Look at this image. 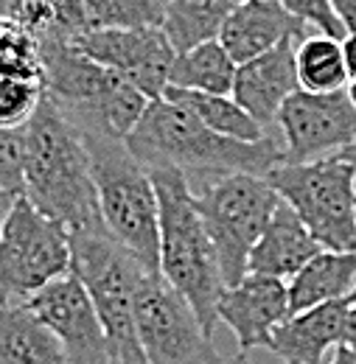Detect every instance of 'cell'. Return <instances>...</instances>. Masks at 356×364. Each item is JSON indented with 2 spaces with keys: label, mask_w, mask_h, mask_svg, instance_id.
<instances>
[{
  "label": "cell",
  "mask_w": 356,
  "mask_h": 364,
  "mask_svg": "<svg viewBox=\"0 0 356 364\" xmlns=\"http://www.w3.org/2000/svg\"><path fill=\"white\" fill-rule=\"evenodd\" d=\"M135 328L149 364H216L222 359L188 300L157 272H143L137 283Z\"/></svg>",
  "instance_id": "cell-10"
},
{
  "label": "cell",
  "mask_w": 356,
  "mask_h": 364,
  "mask_svg": "<svg viewBox=\"0 0 356 364\" xmlns=\"http://www.w3.org/2000/svg\"><path fill=\"white\" fill-rule=\"evenodd\" d=\"M275 124L283 132V163H312L354 143L356 107L345 90H298L286 98Z\"/></svg>",
  "instance_id": "cell-11"
},
{
  "label": "cell",
  "mask_w": 356,
  "mask_h": 364,
  "mask_svg": "<svg viewBox=\"0 0 356 364\" xmlns=\"http://www.w3.org/2000/svg\"><path fill=\"white\" fill-rule=\"evenodd\" d=\"M73 46L101 68L127 79L149 101L160 98L169 87V70L177 56L160 26L90 28L73 37Z\"/></svg>",
  "instance_id": "cell-12"
},
{
  "label": "cell",
  "mask_w": 356,
  "mask_h": 364,
  "mask_svg": "<svg viewBox=\"0 0 356 364\" xmlns=\"http://www.w3.org/2000/svg\"><path fill=\"white\" fill-rule=\"evenodd\" d=\"M230 6L224 0H166L163 3V34L174 53L219 40Z\"/></svg>",
  "instance_id": "cell-22"
},
{
  "label": "cell",
  "mask_w": 356,
  "mask_h": 364,
  "mask_svg": "<svg viewBox=\"0 0 356 364\" xmlns=\"http://www.w3.org/2000/svg\"><path fill=\"white\" fill-rule=\"evenodd\" d=\"M6 17L23 26L34 40L76 37L88 31L85 0H9Z\"/></svg>",
  "instance_id": "cell-24"
},
{
  "label": "cell",
  "mask_w": 356,
  "mask_h": 364,
  "mask_svg": "<svg viewBox=\"0 0 356 364\" xmlns=\"http://www.w3.org/2000/svg\"><path fill=\"white\" fill-rule=\"evenodd\" d=\"M340 23L345 26L348 34H356V0H331Z\"/></svg>",
  "instance_id": "cell-31"
},
{
  "label": "cell",
  "mask_w": 356,
  "mask_h": 364,
  "mask_svg": "<svg viewBox=\"0 0 356 364\" xmlns=\"http://www.w3.org/2000/svg\"><path fill=\"white\" fill-rule=\"evenodd\" d=\"M95 182L98 213L107 232L130 250L146 272L160 274L157 193L149 168L137 163L124 140L85 135Z\"/></svg>",
  "instance_id": "cell-5"
},
{
  "label": "cell",
  "mask_w": 356,
  "mask_h": 364,
  "mask_svg": "<svg viewBox=\"0 0 356 364\" xmlns=\"http://www.w3.org/2000/svg\"><path fill=\"white\" fill-rule=\"evenodd\" d=\"M43 85L0 76V127L3 129H20L28 124L34 109L43 101Z\"/></svg>",
  "instance_id": "cell-28"
},
{
  "label": "cell",
  "mask_w": 356,
  "mask_h": 364,
  "mask_svg": "<svg viewBox=\"0 0 356 364\" xmlns=\"http://www.w3.org/2000/svg\"><path fill=\"white\" fill-rule=\"evenodd\" d=\"M26 135V188L23 196L73 232L104 228L95 199L85 135L43 95L23 127Z\"/></svg>",
  "instance_id": "cell-2"
},
{
  "label": "cell",
  "mask_w": 356,
  "mask_h": 364,
  "mask_svg": "<svg viewBox=\"0 0 356 364\" xmlns=\"http://www.w3.org/2000/svg\"><path fill=\"white\" fill-rule=\"evenodd\" d=\"M0 364H68V359L26 303H14L0 306Z\"/></svg>",
  "instance_id": "cell-20"
},
{
  "label": "cell",
  "mask_w": 356,
  "mask_h": 364,
  "mask_svg": "<svg viewBox=\"0 0 356 364\" xmlns=\"http://www.w3.org/2000/svg\"><path fill=\"white\" fill-rule=\"evenodd\" d=\"M163 3H166V0H163Z\"/></svg>",
  "instance_id": "cell-41"
},
{
  "label": "cell",
  "mask_w": 356,
  "mask_h": 364,
  "mask_svg": "<svg viewBox=\"0 0 356 364\" xmlns=\"http://www.w3.org/2000/svg\"><path fill=\"white\" fill-rule=\"evenodd\" d=\"M14 193H9V191H0V230H3V222L9 219V213H11V208H14Z\"/></svg>",
  "instance_id": "cell-34"
},
{
  "label": "cell",
  "mask_w": 356,
  "mask_h": 364,
  "mask_svg": "<svg viewBox=\"0 0 356 364\" xmlns=\"http://www.w3.org/2000/svg\"><path fill=\"white\" fill-rule=\"evenodd\" d=\"M286 37L303 40L306 26L295 20L278 0H247L230 9L219 31V43L236 65L267 53Z\"/></svg>",
  "instance_id": "cell-16"
},
{
  "label": "cell",
  "mask_w": 356,
  "mask_h": 364,
  "mask_svg": "<svg viewBox=\"0 0 356 364\" xmlns=\"http://www.w3.org/2000/svg\"><path fill=\"white\" fill-rule=\"evenodd\" d=\"M331 364H356V350L345 348V345H337V353H334Z\"/></svg>",
  "instance_id": "cell-35"
},
{
  "label": "cell",
  "mask_w": 356,
  "mask_h": 364,
  "mask_svg": "<svg viewBox=\"0 0 356 364\" xmlns=\"http://www.w3.org/2000/svg\"><path fill=\"white\" fill-rule=\"evenodd\" d=\"M230 9H236V6H241V3H247V0H224Z\"/></svg>",
  "instance_id": "cell-39"
},
{
  "label": "cell",
  "mask_w": 356,
  "mask_h": 364,
  "mask_svg": "<svg viewBox=\"0 0 356 364\" xmlns=\"http://www.w3.org/2000/svg\"><path fill=\"white\" fill-rule=\"evenodd\" d=\"M157 193L160 277L188 300L208 336L216 328V303L224 291L219 261L194 205L188 177L177 168H149Z\"/></svg>",
  "instance_id": "cell-3"
},
{
  "label": "cell",
  "mask_w": 356,
  "mask_h": 364,
  "mask_svg": "<svg viewBox=\"0 0 356 364\" xmlns=\"http://www.w3.org/2000/svg\"><path fill=\"white\" fill-rule=\"evenodd\" d=\"M26 135L20 129L0 127V191L23 196L26 188Z\"/></svg>",
  "instance_id": "cell-29"
},
{
  "label": "cell",
  "mask_w": 356,
  "mask_h": 364,
  "mask_svg": "<svg viewBox=\"0 0 356 364\" xmlns=\"http://www.w3.org/2000/svg\"><path fill=\"white\" fill-rule=\"evenodd\" d=\"M295 68H298V85L306 92H340L348 85L340 40L325 34H312L298 43Z\"/></svg>",
  "instance_id": "cell-25"
},
{
  "label": "cell",
  "mask_w": 356,
  "mask_h": 364,
  "mask_svg": "<svg viewBox=\"0 0 356 364\" xmlns=\"http://www.w3.org/2000/svg\"><path fill=\"white\" fill-rule=\"evenodd\" d=\"M90 28H146L163 23V0H85Z\"/></svg>",
  "instance_id": "cell-27"
},
{
  "label": "cell",
  "mask_w": 356,
  "mask_h": 364,
  "mask_svg": "<svg viewBox=\"0 0 356 364\" xmlns=\"http://www.w3.org/2000/svg\"><path fill=\"white\" fill-rule=\"evenodd\" d=\"M0 76L43 85V59L37 40L6 14H0Z\"/></svg>",
  "instance_id": "cell-26"
},
{
  "label": "cell",
  "mask_w": 356,
  "mask_h": 364,
  "mask_svg": "<svg viewBox=\"0 0 356 364\" xmlns=\"http://www.w3.org/2000/svg\"><path fill=\"white\" fill-rule=\"evenodd\" d=\"M289 317L286 283L269 274L247 272L236 286H227L216 303V319L233 331L239 353L267 348L275 328Z\"/></svg>",
  "instance_id": "cell-14"
},
{
  "label": "cell",
  "mask_w": 356,
  "mask_h": 364,
  "mask_svg": "<svg viewBox=\"0 0 356 364\" xmlns=\"http://www.w3.org/2000/svg\"><path fill=\"white\" fill-rule=\"evenodd\" d=\"M124 143L146 168H177L202 180L224 174L267 177L283 163V146L269 135L256 143L216 135L191 109L163 95L146 104Z\"/></svg>",
  "instance_id": "cell-1"
},
{
  "label": "cell",
  "mask_w": 356,
  "mask_h": 364,
  "mask_svg": "<svg viewBox=\"0 0 356 364\" xmlns=\"http://www.w3.org/2000/svg\"><path fill=\"white\" fill-rule=\"evenodd\" d=\"M236 62L222 48L219 40L182 50L174 56L169 70V85L191 92H211V95H230L236 79Z\"/></svg>",
  "instance_id": "cell-21"
},
{
  "label": "cell",
  "mask_w": 356,
  "mask_h": 364,
  "mask_svg": "<svg viewBox=\"0 0 356 364\" xmlns=\"http://www.w3.org/2000/svg\"><path fill=\"white\" fill-rule=\"evenodd\" d=\"M345 311L348 300H334L298 311L275 328L267 350L283 364H323L328 348L342 345Z\"/></svg>",
  "instance_id": "cell-17"
},
{
  "label": "cell",
  "mask_w": 356,
  "mask_h": 364,
  "mask_svg": "<svg viewBox=\"0 0 356 364\" xmlns=\"http://www.w3.org/2000/svg\"><path fill=\"white\" fill-rule=\"evenodd\" d=\"M70 272L88 289L112 362L149 364L135 328V291L146 272L140 261L124 250L107 228H95L70 235Z\"/></svg>",
  "instance_id": "cell-6"
},
{
  "label": "cell",
  "mask_w": 356,
  "mask_h": 364,
  "mask_svg": "<svg viewBox=\"0 0 356 364\" xmlns=\"http://www.w3.org/2000/svg\"><path fill=\"white\" fill-rule=\"evenodd\" d=\"M320 250L323 247L314 241V235L298 219V213L286 202H278L267 230L261 232L247 258V272L286 280L300 272Z\"/></svg>",
  "instance_id": "cell-18"
},
{
  "label": "cell",
  "mask_w": 356,
  "mask_h": 364,
  "mask_svg": "<svg viewBox=\"0 0 356 364\" xmlns=\"http://www.w3.org/2000/svg\"><path fill=\"white\" fill-rule=\"evenodd\" d=\"M267 180L323 250L356 252V177L345 157L281 163Z\"/></svg>",
  "instance_id": "cell-8"
},
{
  "label": "cell",
  "mask_w": 356,
  "mask_h": 364,
  "mask_svg": "<svg viewBox=\"0 0 356 364\" xmlns=\"http://www.w3.org/2000/svg\"><path fill=\"white\" fill-rule=\"evenodd\" d=\"M337 154H340V157H345V160L351 163V168H354V177H356V140L351 143V146H345L342 151H337Z\"/></svg>",
  "instance_id": "cell-36"
},
{
  "label": "cell",
  "mask_w": 356,
  "mask_h": 364,
  "mask_svg": "<svg viewBox=\"0 0 356 364\" xmlns=\"http://www.w3.org/2000/svg\"><path fill=\"white\" fill-rule=\"evenodd\" d=\"M300 40L286 37L278 46L239 65L233 79V98L261 124L267 127L278 118L281 107L292 92L300 90L298 68H295V48Z\"/></svg>",
  "instance_id": "cell-15"
},
{
  "label": "cell",
  "mask_w": 356,
  "mask_h": 364,
  "mask_svg": "<svg viewBox=\"0 0 356 364\" xmlns=\"http://www.w3.org/2000/svg\"><path fill=\"white\" fill-rule=\"evenodd\" d=\"M26 309L56 336L68 364H115L88 289L73 272L28 297Z\"/></svg>",
  "instance_id": "cell-13"
},
{
  "label": "cell",
  "mask_w": 356,
  "mask_h": 364,
  "mask_svg": "<svg viewBox=\"0 0 356 364\" xmlns=\"http://www.w3.org/2000/svg\"><path fill=\"white\" fill-rule=\"evenodd\" d=\"M216 364H253L247 359V353H236V356H227V359H219Z\"/></svg>",
  "instance_id": "cell-37"
},
{
  "label": "cell",
  "mask_w": 356,
  "mask_h": 364,
  "mask_svg": "<svg viewBox=\"0 0 356 364\" xmlns=\"http://www.w3.org/2000/svg\"><path fill=\"white\" fill-rule=\"evenodd\" d=\"M356 286V252L320 250L312 261L289 277V311H306L323 303L348 300Z\"/></svg>",
  "instance_id": "cell-19"
},
{
  "label": "cell",
  "mask_w": 356,
  "mask_h": 364,
  "mask_svg": "<svg viewBox=\"0 0 356 364\" xmlns=\"http://www.w3.org/2000/svg\"><path fill=\"white\" fill-rule=\"evenodd\" d=\"M345 95H348V101L356 107V79H351V82L345 85Z\"/></svg>",
  "instance_id": "cell-38"
},
{
  "label": "cell",
  "mask_w": 356,
  "mask_h": 364,
  "mask_svg": "<svg viewBox=\"0 0 356 364\" xmlns=\"http://www.w3.org/2000/svg\"><path fill=\"white\" fill-rule=\"evenodd\" d=\"M340 50H342V65L348 73V82L356 79V34H345L340 40Z\"/></svg>",
  "instance_id": "cell-32"
},
{
  "label": "cell",
  "mask_w": 356,
  "mask_h": 364,
  "mask_svg": "<svg viewBox=\"0 0 356 364\" xmlns=\"http://www.w3.org/2000/svg\"><path fill=\"white\" fill-rule=\"evenodd\" d=\"M278 202L281 196L275 188L258 174L208 177L199 191H194V205L214 244L224 289L247 274V258L267 230Z\"/></svg>",
  "instance_id": "cell-7"
},
{
  "label": "cell",
  "mask_w": 356,
  "mask_h": 364,
  "mask_svg": "<svg viewBox=\"0 0 356 364\" xmlns=\"http://www.w3.org/2000/svg\"><path fill=\"white\" fill-rule=\"evenodd\" d=\"M348 303H356V286H354V291L348 294Z\"/></svg>",
  "instance_id": "cell-40"
},
{
  "label": "cell",
  "mask_w": 356,
  "mask_h": 364,
  "mask_svg": "<svg viewBox=\"0 0 356 364\" xmlns=\"http://www.w3.org/2000/svg\"><path fill=\"white\" fill-rule=\"evenodd\" d=\"M295 20H300L306 28H317V34H325V37H334V40H342L348 31L345 26L340 23L331 0H278Z\"/></svg>",
  "instance_id": "cell-30"
},
{
  "label": "cell",
  "mask_w": 356,
  "mask_h": 364,
  "mask_svg": "<svg viewBox=\"0 0 356 364\" xmlns=\"http://www.w3.org/2000/svg\"><path fill=\"white\" fill-rule=\"evenodd\" d=\"M43 59L45 98L82 135L124 140L143 115L149 98L127 79L101 68L70 37L37 40Z\"/></svg>",
  "instance_id": "cell-4"
},
{
  "label": "cell",
  "mask_w": 356,
  "mask_h": 364,
  "mask_svg": "<svg viewBox=\"0 0 356 364\" xmlns=\"http://www.w3.org/2000/svg\"><path fill=\"white\" fill-rule=\"evenodd\" d=\"M65 274H70V232L17 196L0 230V306L26 303Z\"/></svg>",
  "instance_id": "cell-9"
},
{
  "label": "cell",
  "mask_w": 356,
  "mask_h": 364,
  "mask_svg": "<svg viewBox=\"0 0 356 364\" xmlns=\"http://www.w3.org/2000/svg\"><path fill=\"white\" fill-rule=\"evenodd\" d=\"M163 98L177 101L185 109H191L208 129H214L216 135L233 137V140H244V143H256L261 137H267L264 127L233 98V95H211V92H191L179 90V87H166Z\"/></svg>",
  "instance_id": "cell-23"
},
{
  "label": "cell",
  "mask_w": 356,
  "mask_h": 364,
  "mask_svg": "<svg viewBox=\"0 0 356 364\" xmlns=\"http://www.w3.org/2000/svg\"><path fill=\"white\" fill-rule=\"evenodd\" d=\"M342 345L356 350V303H348L345 325H342Z\"/></svg>",
  "instance_id": "cell-33"
}]
</instances>
